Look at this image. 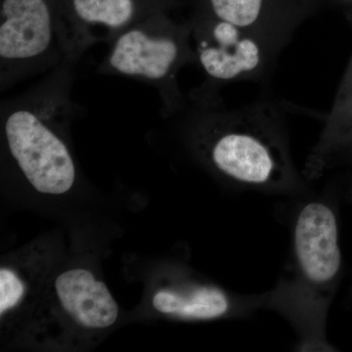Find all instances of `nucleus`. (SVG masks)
<instances>
[{"instance_id": "obj_1", "label": "nucleus", "mask_w": 352, "mask_h": 352, "mask_svg": "<svg viewBox=\"0 0 352 352\" xmlns=\"http://www.w3.org/2000/svg\"><path fill=\"white\" fill-rule=\"evenodd\" d=\"M289 199V258L277 283L264 292L265 309L293 327L296 351H336L327 321L344 274L337 203L307 193Z\"/></svg>"}, {"instance_id": "obj_2", "label": "nucleus", "mask_w": 352, "mask_h": 352, "mask_svg": "<svg viewBox=\"0 0 352 352\" xmlns=\"http://www.w3.org/2000/svg\"><path fill=\"white\" fill-rule=\"evenodd\" d=\"M76 66L62 62L41 82L0 106L9 156L41 193L61 195L75 184V161L64 133L82 113L71 96Z\"/></svg>"}, {"instance_id": "obj_3", "label": "nucleus", "mask_w": 352, "mask_h": 352, "mask_svg": "<svg viewBox=\"0 0 352 352\" xmlns=\"http://www.w3.org/2000/svg\"><path fill=\"white\" fill-rule=\"evenodd\" d=\"M164 9L152 11L116 36L97 72L152 85L161 95L164 108L170 110L173 75L186 48L183 32L164 16Z\"/></svg>"}, {"instance_id": "obj_4", "label": "nucleus", "mask_w": 352, "mask_h": 352, "mask_svg": "<svg viewBox=\"0 0 352 352\" xmlns=\"http://www.w3.org/2000/svg\"><path fill=\"white\" fill-rule=\"evenodd\" d=\"M64 61L56 0L0 1V88L46 73Z\"/></svg>"}, {"instance_id": "obj_5", "label": "nucleus", "mask_w": 352, "mask_h": 352, "mask_svg": "<svg viewBox=\"0 0 352 352\" xmlns=\"http://www.w3.org/2000/svg\"><path fill=\"white\" fill-rule=\"evenodd\" d=\"M164 0H56V29L64 61L78 64L95 43H110Z\"/></svg>"}, {"instance_id": "obj_6", "label": "nucleus", "mask_w": 352, "mask_h": 352, "mask_svg": "<svg viewBox=\"0 0 352 352\" xmlns=\"http://www.w3.org/2000/svg\"><path fill=\"white\" fill-rule=\"evenodd\" d=\"M153 305L161 314L183 320L244 319L265 309V294L231 293L188 278L157 292Z\"/></svg>"}, {"instance_id": "obj_7", "label": "nucleus", "mask_w": 352, "mask_h": 352, "mask_svg": "<svg viewBox=\"0 0 352 352\" xmlns=\"http://www.w3.org/2000/svg\"><path fill=\"white\" fill-rule=\"evenodd\" d=\"M199 34V61L214 80H232L258 67V46L252 39L241 38L237 25L219 20Z\"/></svg>"}, {"instance_id": "obj_8", "label": "nucleus", "mask_w": 352, "mask_h": 352, "mask_svg": "<svg viewBox=\"0 0 352 352\" xmlns=\"http://www.w3.org/2000/svg\"><path fill=\"white\" fill-rule=\"evenodd\" d=\"M55 289L62 307L83 327H110L119 316V307L103 282L87 270H72L59 275Z\"/></svg>"}, {"instance_id": "obj_9", "label": "nucleus", "mask_w": 352, "mask_h": 352, "mask_svg": "<svg viewBox=\"0 0 352 352\" xmlns=\"http://www.w3.org/2000/svg\"><path fill=\"white\" fill-rule=\"evenodd\" d=\"M217 19L240 27L256 22L261 10L263 0H208Z\"/></svg>"}, {"instance_id": "obj_10", "label": "nucleus", "mask_w": 352, "mask_h": 352, "mask_svg": "<svg viewBox=\"0 0 352 352\" xmlns=\"http://www.w3.org/2000/svg\"><path fill=\"white\" fill-rule=\"evenodd\" d=\"M25 286L13 271L1 268L0 270V314L3 315L15 307L24 296Z\"/></svg>"}, {"instance_id": "obj_11", "label": "nucleus", "mask_w": 352, "mask_h": 352, "mask_svg": "<svg viewBox=\"0 0 352 352\" xmlns=\"http://www.w3.org/2000/svg\"><path fill=\"white\" fill-rule=\"evenodd\" d=\"M351 300H352V285H351Z\"/></svg>"}]
</instances>
